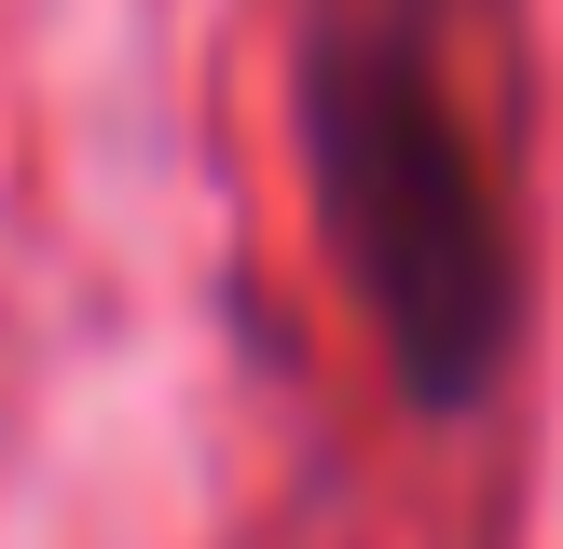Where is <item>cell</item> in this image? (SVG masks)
<instances>
[{"mask_svg":"<svg viewBox=\"0 0 563 549\" xmlns=\"http://www.w3.org/2000/svg\"><path fill=\"white\" fill-rule=\"evenodd\" d=\"M454 0H317L302 27V165L344 247L357 316L412 412H467L522 329V234L509 179L467 137V82L440 55Z\"/></svg>","mask_w":563,"mask_h":549,"instance_id":"cell-1","label":"cell"}]
</instances>
